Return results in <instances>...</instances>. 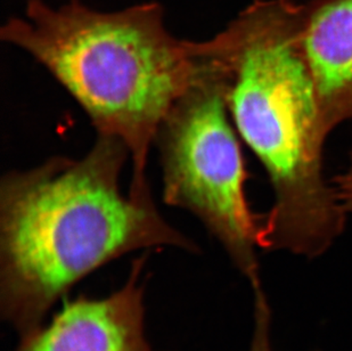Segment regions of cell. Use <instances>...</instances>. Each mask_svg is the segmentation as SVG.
<instances>
[{
    "label": "cell",
    "mask_w": 352,
    "mask_h": 351,
    "mask_svg": "<svg viewBox=\"0 0 352 351\" xmlns=\"http://www.w3.org/2000/svg\"><path fill=\"white\" fill-rule=\"evenodd\" d=\"M129 151L97 135L80 159L52 156L0 182V314L19 334L34 331L74 285L142 248L199 253L154 201L123 193Z\"/></svg>",
    "instance_id": "1"
},
{
    "label": "cell",
    "mask_w": 352,
    "mask_h": 351,
    "mask_svg": "<svg viewBox=\"0 0 352 351\" xmlns=\"http://www.w3.org/2000/svg\"><path fill=\"white\" fill-rule=\"evenodd\" d=\"M301 21L302 6L291 0H256L199 43L239 138L273 187L260 248L313 258L341 235L346 212L322 173L325 140L301 50Z\"/></svg>",
    "instance_id": "2"
},
{
    "label": "cell",
    "mask_w": 352,
    "mask_h": 351,
    "mask_svg": "<svg viewBox=\"0 0 352 351\" xmlns=\"http://www.w3.org/2000/svg\"><path fill=\"white\" fill-rule=\"evenodd\" d=\"M0 38L41 64L89 116L97 135L126 145L129 194L154 201L148 156L161 123L202 67L199 43L179 39L155 1L100 10L81 0H28Z\"/></svg>",
    "instance_id": "3"
},
{
    "label": "cell",
    "mask_w": 352,
    "mask_h": 351,
    "mask_svg": "<svg viewBox=\"0 0 352 351\" xmlns=\"http://www.w3.org/2000/svg\"><path fill=\"white\" fill-rule=\"evenodd\" d=\"M239 138L218 78L202 57L199 76L170 109L154 142L163 201L195 215L252 288L261 284L256 250L263 220L246 199Z\"/></svg>",
    "instance_id": "4"
},
{
    "label": "cell",
    "mask_w": 352,
    "mask_h": 351,
    "mask_svg": "<svg viewBox=\"0 0 352 351\" xmlns=\"http://www.w3.org/2000/svg\"><path fill=\"white\" fill-rule=\"evenodd\" d=\"M144 265L136 259L126 283L107 297L65 300L47 324L20 335L16 351H157L145 332Z\"/></svg>",
    "instance_id": "5"
},
{
    "label": "cell",
    "mask_w": 352,
    "mask_h": 351,
    "mask_svg": "<svg viewBox=\"0 0 352 351\" xmlns=\"http://www.w3.org/2000/svg\"><path fill=\"white\" fill-rule=\"evenodd\" d=\"M300 43L326 140L336 127L352 121V0H315L303 6Z\"/></svg>",
    "instance_id": "6"
},
{
    "label": "cell",
    "mask_w": 352,
    "mask_h": 351,
    "mask_svg": "<svg viewBox=\"0 0 352 351\" xmlns=\"http://www.w3.org/2000/svg\"><path fill=\"white\" fill-rule=\"evenodd\" d=\"M254 295V328L249 351H274L270 342V308L263 286L252 288Z\"/></svg>",
    "instance_id": "7"
},
{
    "label": "cell",
    "mask_w": 352,
    "mask_h": 351,
    "mask_svg": "<svg viewBox=\"0 0 352 351\" xmlns=\"http://www.w3.org/2000/svg\"><path fill=\"white\" fill-rule=\"evenodd\" d=\"M336 195L344 211L352 213V164L343 175L336 178Z\"/></svg>",
    "instance_id": "8"
}]
</instances>
